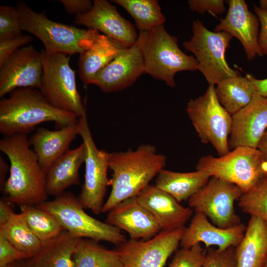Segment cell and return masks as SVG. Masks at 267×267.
<instances>
[{
    "instance_id": "cell-27",
    "label": "cell",
    "mask_w": 267,
    "mask_h": 267,
    "mask_svg": "<svg viewBox=\"0 0 267 267\" xmlns=\"http://www.w3.org/2000/svg\"><path fill=\"white\" fill-rule=\"evenodd\" d=\"M79 239L64 230L44 243L32 259L37 267H75L73 257Z\"/></svg>"
},
{
    "instance_id": "cell-5",
    "label": "cell",
    "mask_w": 267,
    "mask_h": 267,
    "mask_svg": "<svg viewBox=\"0 0 267 267\" xmlns=\"http://www.w3.org/2000/svg\"><path fill=\"white\" fill-rule=\"evenodd\" d=\"M55 197L36 206L53 215L73 236L107 241L117 246L127 240L118 228L88 215L73 193L64 191Z\"/></svg>"
},
{
    "instance_id": "cell-36",
    "label": "cell",
    "mask_w": 267,
    "mask_h": 267,
    "mask_svg": "<svg viewBox=\"0 0 267 267\" xmlns=\"http://www.w3.org/2000/svg\"><path fill=\"white\" fill-rule=\"evenodd\" d=\"M207 249L203 267H237L235 247L224 250L211 247Z\"/></svg>"
},
{
    "instance_id": "cell-20",
    "label": "cell",
    "mask_w": 267,
    "mask_h": 267,
    "mask_svg": "<svg viewBox=\"0 0 267 267\" xmlns=\"http://www.w3.org/2000/svg\"><path fill=\"white\" fill-rule=\"evenodd\" d=\"M105 222L126 232L132 240H147L162 230L136 196L127 199L113 207L108 212Z\"/></svg>"
},
{
    "instance_id": "cell-18",
    "label": "cell",
    "mask_w": 267,
    "mask_h": 267,
    "mask_svg": "<svg viewBox=\"0 0 267 267\" xmlns=\"http://www.w3.org/2000/svg\"><path fill=\"white\" fill-rule=\"evenodd\" d=\"M246 228L243 223L233 227L222 229L211 223L207 217L195 212L188 227L185 228L179 245L190 248L201 242L208 249L215 246L220 250L236 247L241 241Z\"/></svg>"
},
{
    "instance_id": "cell-37",
    "label": "cell",
    "mask_w": 267,
    "mask_h": 267,
    "mask_svg": "<svg viewBox=\"0 0 267 267\" xmlns=\"http://www.w3.org/2000/svg\"><path fill=\"white\" fill-rule=\"evenodd\" d=\"M33 40L32 36L23 34L0 40V65L14 52L28 45Z\"/></svg>"
},
{
    "instance_id": "cell-14",
    "label": "cell",
    "mask_w": 267,
    "mask_h": 267,
    "mask_svg": "<svg viewBox=\"0 0 267 267\" xmlns=\"http://www.w3.org/2000/svg\"><path fill=\"white\" fill-rule=\"evenodd\" d=\"M43 74L41 52L32 45L19 48L0 65V97L18 88L40 89Z\"/></svg>"
},
{
    "instance_id": "cell-4",
    "label": "cell",
    "mask_w": 267,
    "mask_h": 267,
    "mask_svg": "<svg viewBox=\"0 0 267 267\" xmlns=\"http://www.w3.org/2000/svg\"><path fill=\"white\" fill-rule=\"evenodd\" d=\"M137 42L143 58L144 73L170 87L176 86L174 78L177 73L198 70L195 57L179 48L178 38L168 33L164 25L139 32Z\"/></svg>"
},
{
    "instance_id": "cell-30",
    "label": "cell",
    "mask_w": 267,
    "mask_h": 267,
    "mask_svg": "<svg viewBox=\"0 0 267 267\" xmlns=\"http://www.w3.org/2000/svg\"><path fill=\"white\" fill-rule=\"evenodd\" d=\"M0 235L32 258L40 252L44 245L30 228L21 212L15 213L6 223L0 225Z\"/></svg>"
},
{
    "instance_id": "cell-13",
    "label": "cell",
    "mask_w": 267,
    "mask_h": 267,
    "mask_svg": "<svg viewBox=\"0 0 267 267\" xmlns=\"http://www.w3.org/2000/svg\"><path fill=\"white\" fill-rule=\"evenodd\" d=\"M184 229L161 230L150 239H130L117 246L121 267H163L177 250Z\"/></svg>"
},
{
    "instance_id": "cell-40",
    "label": "cell",
    "mask_w": 267,
    "mask_h": 267,
    "mask_svg": "<svg viewBox=\"0 0 267 267\" xmlns=\"http://www.w3.org/2000/svg\"><path fill=\"white\" fill-rule=\"evenodd\" d=\"M253 8L261 26L258 37L259 47L262 55L267 56V11L260 9L256 5H254Z\"/></svg>"
},
{
    "instance_id": "cell-23",
    "label": "cell",
    "mask_w": 267,
    "mask_h": 267,
    "mask_svg": "<svg viewBox=\"0 0 267 267\" xmlns=\"http://www.w3.org/2000/svg\"><path fill=\"white\" fill-rule=\"evenodd\" d=\"M126 47L96 31L88 47L80 54L79 74L86 84H92L96 74Z\"/></svg>"
},
{
    "instance_id": "cell-21",
    "label": "cell",
    "mask_w": 267,
    "mask_h": 267,
    "mask_svg": "<svg viewBox=\"0 0 267 267\" xmlns=\"http://www.w3.org/2000/svg\"><path fill=\"white\" fill-rule=\"evenodd\" d=\"M136 198L152 215L162 230L184 227L193 215L191 208L182 206L172 196L155 185H148Z\"/></svg>"
},
{
    "instance_id": "cell-10",
    "label": "cell",
    "mask_w": 267,
    "mask_h": 267,
    "mask_svg": "<svg viewBox=\"0 0 267 267\" xmlns=\"http://www.w3.org/2000/svg\"><path fill=\"white\" fill-rule=\"evenodd\" d=\"M186 111L202 142L210 143L219 157L230 151L232 115L219 101L215 86H209L203 95L190 99Z\"/></svg>"
},
{
    "instance_id": "cell-43",
    "label": "cell",
    "mask_w": 267,
    "mask_h": 267,
    "mask_svg": "<svg viewBox=\"0 0 267 267\" xmlns=\"http://www.w3.org/2000/svg\"><path fill=\"white\" fill-rule=\"evenodd\" d=\"M246 77L248 78L254 84L257 92L260 95L267 97V78L258 79L249 73L247 74Z\"/></svg>"
},
{
    "instance_id": "cell-46",
    "label": "cell",
    "mask_w": 267,
    "mask_h": 267,
    "mask_svg": "<svg viewBox=\"0 0 267 267\" xmlns=\"http://www.w3.org/2000/svg\"><path fill=\"white\" fill-rule=\"evenodd\" d=\"M20 267H37L32 258L26 259V261L21 263Z\"/></svg>"
},
{
    "instance_id": "cell-24",
    "label": "cell",
    "mask_w": 267,
    "mask_h": 267,
    "mask_svg": "<svg viewBox=\"0 0 267 267\" xmlns=\"http://www.w3.org/2000/svg\"><path fill=\"white\" fill-rule=\"evenodd\" d=\"M85 158V147L82 142L76 148L68 150L52 164L46 173L48 196H56L67 188L80 184L79 171Z\"/></svg>"
},
{
    "instance_id": "cell-38",
    "label": "cell",
    "mask_w": 267,
    "mask_h": 267,
    "mask_svg": "<svg viewBox=\"0 0 267 267\" xmlns=\"http://www.w3.org/2000/svg\"><path fill=\"white\" fill-rule=\"evenodd\" d=\"M31 258L30 255L19 250L6 239L0 235V267Z\"/></svg>"
},
{
    "instance_id": "cell-7",
    "label": "cell",
    "mask_w": 267,
    "mask_h": 267,
    "mask_svg": "<svg viewBox=\"0 0 267 267\" xmlns=\"http://www.w3.org/2000/svg\"><path fill=\"white\" fill-rule=\"evenodd\" d=\"M22 31L30 33L43 43L45 50L68 55L82 53L88 45L91 30L79 28L49 19L44 13L37 12L23 2L15 7Z\"/></svg>"
},
{
    "instance_id": "cell-16",
    "label": "cell",
    "mask_w": 267,
    "mask_h": 267,
    "mask_svg": "<svg viewBox=\"0 0 267 267\" xmlns=\"http://www.w3.org/2000/svg\"><path fill=\"white\" fill-rule=\"evenodd\" d=\"M144 74L142 54L137 41L124 47L118 55L96 75L93 85L106 93L121 90L132 85Z\"/></svg>"
},
{
    "instance_id": "cell-26",
    "label": "cell",
    "mask_w": 267,
    "mask_h": 267,
    "mask_svg": "<svg viewBox=\"0 0 267 267\" xmlns=\"http://www.w3.org/2000/svg\"><path fill=\"white\" fill-rule=\"evenodd\" d=\"M211 177L209 174L201 171L181 173L163 169L157 175L155 185L180 202L188 200Z\"/></svg>"
},
{
    "instance_id": "cell-44",
    "label": "cell",
    "mask_w": 267,
    "mask_h": 267,
    "mask_svg": "<svg viewBox=\"0 0 267 267\" xmlns=\"http://www.w3.org/2000/svg\"><path fill=\"white\" fill-rule=\"evenodd\" d=\"M9 170V165L5 161L1 155L0 156V188L2 192L7 180L6 175Z\"/></svg>"
},
{
    "instance_id": "cell-32",
    "label": "cell",
    "mask_w": 267,
    "mask_h": 267,
    "mask_svg": "<svg viewBox=\"0 0 267 267\" xmlns=\"http://www.w3.org/2000/svg\"><path fill=\"white\" fill-rule=\"evenodd\" d=\"M20 209L30 228L43 243L64 231L53 215L36 206H23Z\"/></svg>"
},
{
    "instance_id": "cell-12",
    "label": "cell",
    "mask_w": 267,
    "mask_h": 267,
    "mask_svg": "<svg viewBox=\"0 0 267 267\" xmlns=\"http://www.w3.org/2000/svg\"><path fill=\"white\" fill-rule=\"evenodd\" d=\"M237 185L211 177L208 182L188 200L190 208L205 215L217 226L226 229L241 223L234 203L243 193Z\"/></svg>"
},
{
    "instance_id": "cell-49",
    "label": "cell",
    "mask_w": 267,
    "mask_h": 267,
    "mask_svg": "<svg viewBox=\"0 0 267 267\" xmlns=\"http://www.w3.org/2000/svg\"><path fill=\"white\" fill-rule=\"evenodd\" d=\"M262 267H267V257Z\"/></svg>"
},
{
    "instance_id": "cell-15",
    "label": "cell",
    "mask_w": 267,
    "mask_h": 267,
    "mask_svg": "<svg viewBox=\"0 0 267 267\" xmlns=\"http://www.w3.org/2000/svg\"><path fill=\"white\" fill-rule=\"evenodd\" d=\"M74 23L102 32L122 46L130 47L136 42L135 27L125 19L116 8L106 0H94L87 13L75 16Z\"/></svg>"
},
{
    "instance_id": "cell-3",
    "label": "cell",
    "mask_w": 267,
    "mask_h": 267,
    "mask_svg": "<svg viewBox=\"0 0 267 267\" xmlns=\"http://www.w3.org/2000/svg\"><path fill=\"white\" fill-rule=\"evenodd\" d=\"M78 120L75 115L53 106L37 89H17L0 101V133L4 136L27 135L44 122H54L59 129L76 124Z\"/></svg>"
},
{
    "instance_id": "cell-17",
    "label": "cell",
    "mask_w": 267,
    "mask_h": 267,
    "mask_svg": "<svg viewBox=\"0 0 267 267\" xmlns=\"http://www.w3.org/2000/svg\"><path fill=\"white\" fill-rule=\"evenodd\" d=\"M229 146L257 148L267 129V97L258 92L251 102L232 115Z\"/></svg>"
},
{
    "instance_id": "cell-11",
    "label": "cell",
    "mask_w": 267,
    "mask_h": 267,
    "mask_svg": "<svg viewBox=\"0 0 267 267\" xmlns=\"http://www.w3.org/2000/svg\"><path fill=\"white\" fill-rule=\"evenodd\" d=\"M79 135L85 147V173L78 199L85 209L95 215L102 213L107 187L109 153L99 149L93 140L87 116L79 118Z\"/></svg>"
},
{
    "instance_id": "cell-9",
    "label": "cell",
    "mask_w": 267,
    "mask_h": 267,
    "mask_svg": "<svg viewBox=\"0 0 267 267\" xmlns=\"http://www.w3.org/2000/svg\"><path fill=\"white\" fill-rule=\"evenodd\" d=\"M192 31V36L182 45L193 54L198 70L209 86H215L226 78L239 75L229 67L225 59L232 35L225 31L212 32L199 20L193 21Z\"/></svg>"
},
{
    "instance_id": "cell-1",
    "label": "cell",
    "mask_w": 267,
    "mask_h": 267,
    "mask_svg": "<svg viewBox=\"0 0 267 267\" xmlns=\"http://www.w3.org/2000/svg\"><path fill=\"white\" fill-rule=\"evenodd\" d=\"M30 146L26 134L4 136L0 141V150L10 162L3 198L19 207L38 205L47 201L48 196L46 173Z\"/></svg>"
},
{
    "instance_id": "cell-28",
    "label": "cell",
    "mask_w": 267,
    "mask_h": 267,
    "mask_svg": "<svg viewBox=\"0 0 267 267\" xmlns=\"http://www.w3.org/2000/svg\"><path fill=\"white\" fill-rule=\"evenodd\" d=\"M215 90L221 104L232 115L248 104L257 92L252 82L240 75L222 80Z\"/></svg>"
},
{
    "instance_id": "cell-47",
    "label": "cell",
    "mask_w": 267,
    "mask_h": 267,
    "mask_svg": "<svg viewBox=\"0 0 267 267\" xmlns=\"http://www.w3.org/2000/svg\"><path fill=\"white\" fill-rule=\"evenodd\" d=\"M260 9L267 11V0H260Z\"/></svg>"
},
{
    "instance_id": "cell-42",
    "label": "cell",
    "mask_w": 267,
    "mask_h": 267,
    "mask_svg": "<svg viewBox=\"0 0 267 267\" xmlns=\"http://www.w3.org/2000/svg\"><path fill=\"white\" fill-rule=\"evenodd\" d=\"M14 204L9 202L4 198L0 200V225L6 223L15 213Z\"/></svg>"
},
{
    "instance_id": "cell-48",
    "label": "cell",
    "mask_w": 267,
    "mask_h": 267,
    "mask_svg": "<svg viewBox=\"0 0 267 267\" xmlns=\"http://www.w3.org/2000/svg\"><path fill=\"white\" fill-rule=\"evenodd\" d=\"M21 263L19 261H16L10 263L3 267H20Z\"/></svg>"
},
{
    "instance_id": "cell-2",
    "label": "cell",
    "mask_w": 267,
    "mask_h": 267,
    "mask_svg": "<svg viewBox=\"0 0 267 267\" xmlns=\"http://www.w3.org/2000/svg\"><path fill=\"white\" fill-rule=\"evenodd\" d=\"M166 164V156L157 153L155 146L149 144H141L134 150L109 153L111 190L102 213L109 212L127 199L136 196Z\"/></svg>"
},
{
    "instance_id": "cell-35",
    "label": "cell",
    "mask_w": 267,
    "mask_h": 267,
    "mask_svg": "<svg viewBox=\"0 0 267 267\" xmlns=\"http://www.w3.org/2000/svg\"><path fill=\"white\" fill-rule=\"evenodd\" d=\"M22 34L19 16L15 7L0 6V40Z\"/></svg>"
},
{
    "instance_id": "cell-6",
    "label": "cell",
    "mask_w": 267,
    "mask_h": 267,
    "mask_svg": "<svg viewBox=\"0 0 267 267\" xmlns=\"http://www.w3.org/2000/svg\"><path fill=\"white\" fill-rule=\"evenodd\" d=\"M196 169L232 183L245 192L267 177V159L257 148L238 146L222 156L201 157Z\"/></svg>"
},
{
    "instance_id": "cell-22",
    "label": "cell",
    "mask_w": 267,
    "mask_h": 267,
    "mask_svg": "<svg viewBox=\"0 0 267 267\" xmlns=\"http://www.w3.org/2000/svg\"><path fill=\"white\" fill-rule=\"evenodd\" d=\"M78 135L77 123L54 131L39 128L28 138L39 163L45 173L58 158L69 150L71 142Z\"/></svg>"
},
{
    "instance_id": "cell-39",
    "label": "cell",
    "mask_w": 267,
    "mask_h": 267,
    "mask_svg": "<svg viewBox=\"0 0 267 267\" xmlns=\"http://www.w3.org/2000/svg\"><path fill=\"white\" fill-rule=\"evenodd\" d=\"M189 9L200 14L209 12L215 16L224 13L225 8L222 0H189Z\"/></svg>"
},
{
    "instance_id": "cell-8",
    "label": "cell",
    "mask_w": 267,
    "mask_h": 267,
    "mask_svg": "<svg viewBox=\"0 0 267 267\" xmlns=\"http://www.w3.org/2000/svg\"><path fill=\"white\" fill-rule=\"evenodd\" d=\"M40 52L43 66L40 91L55 107L71 113L78 119L87 116L69 55L48 52L44 48Z\"/></svg>"
},
{
    "instance_id": "cell-41",
    "label": "cell",
    "mask_w": 267,
    "mask_h": 267,
    "mask_svg": "<svg viewBox=\"0 0 267 267\" xmlns=\"http://www.w3.org/2000/svg\"><path fill=\"white\" fill-rule=\"evenodd\" d=\"M66 11L76 16L84 14L91 10L93 1L90 0H60Z\"/></svg>"
},
{
    "instance_id": "cell-31",
    "label": "cell",
    "mask_w": 267,
    "mask_h": 267,
    "mask_svg": "<svg viewBox=\"0 0 267 267\" xmlns=\"http://www.w3.org/2000/svg\"><path fill=\"white\" fill-rule=\"evenodd\" d=\"M125 9L134 19L139 32L151 30L164 25L165 16L157 0H113Z\"/></svg>"
},
{
    "instance_id": "cell-33",
    "label": "cell",
    "mask_w": 267,
    "mask_h": 267,
    "mask_svg": "<svg viewBox=\"0 0 267 267\" xmlns=\"http://www.w3.org/2000/svg\"><path fill=\"white\" fill-rule=\"evenodd\" d=\"M238 205L243 212L267 222V177L244 192Z\"/></svg>"
},
{
    "instance_id": "cell-34",
    "label": "cell",
    "mask_w": 267,
    "mask_h": 267,
    "mask_svg": "<svg viewBox=\"0 0 267 267\" xmlns=\"http://www.w3.org/2000/svg\"><path fill=\"white\" fill-rule=\"evenodd\" d=\"M206 251L198 243L190 248L177 250L169 267H203Z\"/></svg>"
},
{
    "instance_id": "cell-25",
    "label": "cell",
    "mask_w": 267,
    "mask_h": 267,
    "mask_svg": "<svg viewBox=\"0 0 267 267\" xmlns=\"http://www.w3.org/2000/svg\"><path fill=\"white\" fill-rule=\"evenodd\" d=\"M235 252L237 267H262L267 257V222L251 216Z\"/></svg>"
},
{
    "instance_id": "cell-45",
    "label": "cell",
    "mask_w": 267,
    "mask_h": 267,
    "mask_svg": "<svg viewBox=\"0 0 267 267\" xmlns=\"http://www.w3.org/2000/svg\"><path fill=\"white\" fill-rule=\"evenodd\" d=\"M257 148L267 159V130L259 141Z\"/></svg>"
},
{
    "instance_id": "cell-19",
    "label": "cell",
    "mask_w": 267,
    "mask_h": 267,
    "mask_svg": "<svg viewBox=\"0 0 267 267\" xmlns=\"http://www.w3.org/2000/svg\"><path fill=\"white\" fill-rule=\"evenodd\" d=\"M228 2L226 15L216 26L215 32L225 31L238 39L249 61L257 56H262L258 44L260 24L258 16L248 9L244 0H230Z\"/></svg>"
},
{
    "instance_id": "cell-29",
    "label": "cell",
    "mask_w": 267,
    "mask_h": 267,
    "mask_svg": "<svg viewBox=\"0 0 267 267\" xmlns=\"http://www.w3.org/2000/svg\"><path fill=\"white\" fill-rule=\"evenodd\" d=\"M73 259L75 267H121L115 249H108L91 239H79Z\"/></svg>"
}]
</instances>
